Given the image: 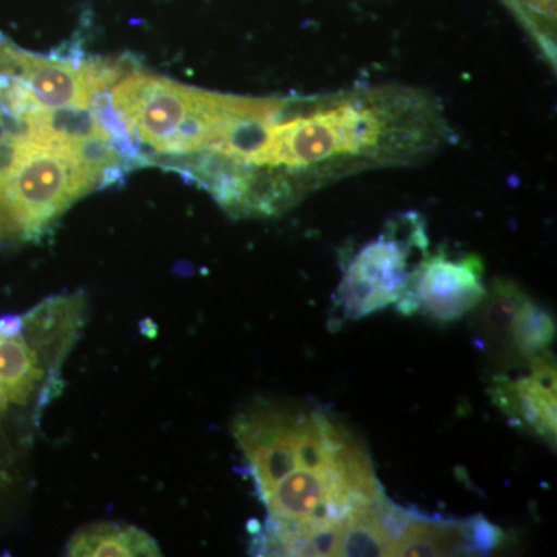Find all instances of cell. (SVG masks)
<instances>
[{"label":"cell","instance_id":"7","mask_svg":"<svg viewBox=\"0 0 557 557\" xmlns=\"http://www.w3.org/2000/svg\"><path fill=\"white\" fill-rule=\"evenodd\" d=\"M485 269L475 255L453 258L449 252L428 255L397 309L405 317L421 314L449 324L472 313L486 295Z\"/></svg>","mask_w":557,"mask_h":557},{"label":"cell","instance_id":"5","mask_svg":"<svg viewBox=\"0 0 557 557\" xmlns=\"http://www.w3.org/2000/svg\"><path fill=\"white\" fill-rule=\"evenodd\" d=\"M429 255L426 222L417 212L392 218L376 239L355 252L336 292L339 324L397 304Z\"/></svg>","mask_w":557,"mask_h":557},{"label":"cell","instance_id":"10","mask_svg":"<svg viewBox=\"0 0 557 557\" xmlns=\"http://www.w3.org/2000/svg\"><path fill=\"white\" fill-rule=\"evenodd\" d=\"M70 557L163 556L156 539L141 528L120 522H95L79 528L65 545Z\"/></svg>","mask_w":557,"mask_h":557},{"label":"cell","instance_id":"2","mask_svg":"<svg viewBox=\"0 0 557 557\" xmlns=\"http://www.w3.org/2000/svg\"><path fill=\"white\" fill-rule=\"evenodd\" d=\"M450 138L438 102L423 91L380 87L287 98L244 164L302 200L359 171L412 164Z\"/></svg>","mask_w":557,"mask_h":557},{"label":"cell","instance_id":"9","mask_svg":"<svg viewBox=\"0 0 557 557\" xmlns=\"http://www.w3.org/2000/svg\"><path fill=\"white\" fill-rule=\"evenodd\" d=\"M504 542V531L480 515L457 520L405 509L392 556L490 555Z\"/></svg>","mask_w":557,"mask_h":557},{"label":"cell","instance_id":"11","mask_svg":"<svg viewBox=\"0 0 557 557\" xmlns=\"http://www.w3.org/2000/svg\"><path fill=\"white\" fill-rule=\"evenodd\" d=\"M541 47L542 53L556 64V0H504Z\"/></svg>","mask_w":557,"mask_h":557},{"label":"cell","instance_id":"3","mask_svg":"<svg viewBox=\"0 0 557 557\" xmlns=\"http://www.w3.org/2000/svg\"><path fill=\"white\" fill-rule=\"evenodd\" d=\"M83 161L132 171L94 104L50 108L0 62V244Z\"/></svg>","mask_w":557,"mask_h":557},{"label":"cell","instance_id":"8","mask_svg":"<svg viewBox=\"0 0 557 557\" xmlns=\"http://www.w3.org/2000/svg\"><path fill=\"white\" fill-rule=\"evenodd\" d=\"M556 362L552 351L522 368L498 372L491 381L494 405L516 428L556 445Z\"/></svg>","mask_w":557,"mask_h":557},{"label":"cell","instance_id":"4","mask_svg":"<svg viewBox=\"0 0 557 557\" xmlns=\"http://www.w3.org/2000/svg\"><path fill=\"white\" fill-rule=\"evenodd\" d=\"M108 95L143 166L166 170L196 153L218 150L242 123L277 104V98L234 97L185 86L150 73L131 57L119 58Z\"/></svg>","mask_w":557,"mask_h":557},{"label":"cell","instance_id":"6","mask_svg":"<svg viewBox=\"0 0 557 557\" xmlns=\"http://www.w3.org/2000/svg\"><path fill=\"white\" fill-rule=\"evenodd\" d=\"M474 317L479 347L500 372L522 368L552 351L555 318L516 282L496 278L475 307Z\"/></svg>","mask_w":557,"mask_h":557},{"label":"cell","instance_id":"1","mask_svg":"<svg viewBox=\"0 0 557 557\" xmlns=\"http://www.w3.org/2000/svg\"><path fill=\"white\" fill-rule=\"evenodd\" d=\"M231 432L267 512L255 555L336 556L347 520L384 496L364 443L317 406L259 399Z\"/></svg>","mask_w":557,"mask_h":557}]
</instances>
